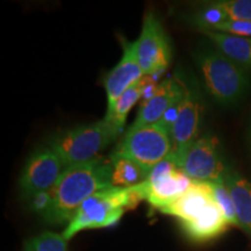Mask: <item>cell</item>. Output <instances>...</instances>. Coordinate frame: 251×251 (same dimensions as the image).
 I'll return each mask as SVG.
<instances>
[{
	"label": "cell",
	"instance_id": "cell-6",
	"mask_svg": "<svg viewBox=\"0 0 251 251\" xmlns=\"http://www.w3.org/2000/svg\"><path fill=\"white\" fill-rule=\"evenodd\" d=\"M177 166L196 183L225 181L230 170L226 163L219 137L213 133L201 135L184 152Z\"/></svg>",
	"mask_w": 251,
	"mask_h": 251
},
{
	"label": "cell",
	"instance_id": "cell-13",
	"mask_svg": "<svg viewBox=\"0 0 251 251\" xmlns=\"http://www.w3.org/2000/svg\"><path fill=\"white\" fill-rule=\"evenodd\" d=\"M213 201H214V193L211 184L194 181L186 192L159 209V212L175 216L183 224L196 219Z\"/></svg>",
	"mask_w": 251,
	"mask_h": 251
},
{
	"label": "cell",
	"instance_id": "cell-21",
	"mask_svg": "<svg viewBox=\"0 0 251 251\" xmlns=\"http://www.w3.org/2000/svg\"><path fill=\"white\" fill-rule=\"evenodd\" d=\"M227 20H241L251 23V0H221L214 1Z\"/></svg>",
	"mask_w": 251,
	"mask_h": 251
},
{
	"label": "cell",
	"instance_id": "cell-16",
	"mask_svg": "<svg viewBox=\"0 0 251 251\" xmlns=\"http://www.w3.org/2000/svg\"><path fill=\"white\" fill-rule=\"evenodd\" d=\"M225 183L233 198L238 227L251 237V181L230 169Z\"/></svg>",
	"mask_w": 251,
	"mask_h": 251
},
{
	"label": "cell",
	"instance_id": "cell-15",
	"mask_svg": "<svg viewBox=\"0 0 251 251\" xmlns=\"http://www.w3.org/2000/svg\"><path fill=\"white\" fill-rule=\"evenodd\" d=\"M201 33L208 37L215 49L222 52L226 57L236 63L241 68L251 69V37L230 35L220 31L202 29Z\"/></svg>",
	"mask_w": 251,
	"mask_h": 251
},
{
	"label": "cell",
	"instance_id": "cell-1",
	"mask_svg": "<svg viewBox=\"0 0 251 251\" xmlns=\"http://www.w3.org/2000/svg\"><path fill=\"white\" fill-rule=\"evenodd\" d=\"M111 175V159L100 156L83 164L69 166L49 192L43 219L51 225L70 222L85 200L99 191L112 187Z\"/></svg>",
	"mask_w": 251,
	"mask_h": 251
},
{
	"label": "cell",
	"instance_id": "cell-7",
	"mask_svg": "<svg viewBox=\"0 0 251 251\" xmlns=\"http://www.w3.org/2000/svg\"><path fill=\"white\" fill-rule=\"evenodd\" d=\"M194 181L184 175L171 156L158 163L149 172L144 183L136 185L142 200L159 211L186 192Z\"/></svg>",
	"mask_w": 251,
	"mask_h": 251
},
{
	"label": "cell",
	"instance_id": "cell-4",
	"mask_svg": "<svg viewBox=\"0 0 251 251\" xmlns=\"http://www.w3.org/2000/svg\"><path fill=\"white\" fill-rule=\"evenodd\" d=\"M194 59L207 91L216 102L225 106L233 105L246 94L250 81L247 70L218 49L198 50Z\"/></svg>",
	"mask_w": 251,
	"mask_h": 251
},
{
	"label": "cell",
	"instance_id": "cell-11",
	"mask_svg": "<svg viewBox=\"0 0 251 251\" xmlns=\"http://www.w3.org/2000/svg\"><path fill=\"white\" fill-rule=\"evenodd\" d=\"M185 84L176 77L166 78L158 84L155 93L141 103L136 120L131 127L161 122L168 113L179 105L184 97Z\"/></svg>",
	"mask_w": 251,
	"mask_h": 251
},
{
	"label": "cell",
	"instance_id": "cell-17",
	"mask_svg": "<svg viewBox=\"0 0 251 251\" xmlns=\"http://www.w3.org/2000/svg\"><path fill=\"white\" fill-rule=\"evenodd\" d=\"M112 162L111 183L114 187H133L147 180L149 171L131 161L120 156H109Z\"/></svg>",
	"mask_w": 251,
	"mask_h": 251
},
{
	"label": "cell",
	"instance_id": "cell-22",
	"mask_svg": "<svg viewBox=\"0 0 251 251\" xmlns=\"http://www.w3.org/2000/svg\"><path fill=\"white\" fill-rule=\"evenodd\" d=\"M207 30L220 31V33L230 34V35L236 36L251 37V23L250 21L241 20H227Z\"/></svg>",
	"mask_w": 251,
	"mask_h": 251
},
{
	"label": "cell",
	"instance_id": "cell-20",
	"mask_svg": "<svg viewBox=\"0 0 251 251\" xmlns=\"http://www.w3.org/2000/svg\"><path fill=\"white\" fill-rule=\"evenodd\" d=\"M209 184H211L213 193H214L215 202L218 203L220 209L224 213L229 226H236V227H238L233 198H231L230 191H229L227 185H226L225 181H218V183Z\"/></svg>",
	"mask_w": 251,
	"mask_h": 251
},
{
	"label": "cell",
	"instance_id": "cell-14",
	"mask_svg": "<svg viewBox=\"0 0 251 251\" xmlns=\"http://www.w3.org/2000/svg\"><path fill=\"white\" fill-rule=\"evenodd\" d=\"M229 224L215 200L191 221L183 222L181 227L188 237L196 242H206L224 234Z\"/></svg>",
	"mask_w": 251,
	"mask_h": 251
},
{
	"label": "cell",
	"instance_id": "cell-5",
	"mask_svg": "<svg viewBox=\"0 0 251 251\" xmlns=\"http://www.w3.org/2000/svg\"><path fill=\"white\" fill-rule=\"evenodd\" d=\"M170 129L164 121L142 127H130L111 152V156L129 158L147 171L171 155Z\"/></svg>",
	"mask_w": 251,
	"mask_h": 251
},
{
	"label": "cell",
	"instance_id": "cell-9",
	"mask_svg": "<svg viewBox=\"0 0 251 251\" xmlns=\"http://www.w3.org/2000/svg\"><path fill=\"white\" fill-rule=\"evenodd\" d=\"M137 43V56L144 76L156 77L169 68L172 52L169 37L161 21L153 13H147Z\"/></svg>",
	"mask_w": 251,
	"mask_h": 251
},
{
	"label": "cell",
	"instance_id": "cell-18",
	"mask_svg": "<svg viewBox=\"0 0 251 251\" xmlns=\"http://www.w3.org/2000/svg\"><path fill=\"white\" fill-rule=\"evenodd\" d=\"M141 98H142V87H141L140 79L122 94L111 109H107L105 119L118 135H120L124 130L126 119L129 114L130 109Z\"/></svg>",
	"mask_w": 251,
	"mask_h": 251
},
{
	"label": "cell",
	"instance_id": "cell-19",
	"mask_svg": "<svg viewBox=\"0 0 251 251\" xmlns=\"http://www.w3.org/2000/svg\"><path fill=\"white\" fill-rule=\"evenodd\" d=\"M25 251H68V240L63 234L55 231H43L27 240Z\"/></svg>",
	"mask_w": 251,
	"mask_h": 251
},
{
	"label": "cell",
	"instance_id": "cell-2",
	"mask_svg": "<svg viewBox=\"0 0 251 251\" xmlns=\"http://www.w3.org/2000/svg\"><path fill=\"white\" fill-rule=\"evenodd\" d=\"M141 200L142 198L136 186H112L99 191L77 209L62 233L63 236L70 241L75 235L83 230L115 226L121 220L126 209L134 208Z\"/></svg>",
	"mask_w": 251,
	"mask_h": 251
},
{
	"label": "cell",
	"instance_id": "cell-8",
	"mask_svg": "<svg viewBox=\"0 0 251 251\" xmlns=\"http://www.w3.org/2000/svg\"><path fill=\"white\" fill-rule=\"evenodd\" d=\"M67 165L49 146H41L29 156L21 174V193L26 199L50 192L57 184Z\"/></svg>",
	"mask_w": 251,
	"mask_h": 251
},
{
	"label": "cell",
	"instance_id": "cell-12",
	"mask_svg": "<svg viewBox=\"0 0 251 251\" xmlns=\"http://www.w3.org/2000/svg\"><path fill=\"white\" fill-rule=\"evenodd\" d=\"M122 48L121 59L105 78L107 109H111L122 94L144 76L137 56L136 41H124Z\"/></svg>",
	"mask_w": 251,
	"mask_h": 251
},
{
	"label": "cell",
	"instance_id": "cell-10",
	"mask_svg": "<svg viewBox=\"0 0 251 251\" xmlns=\"http://www.w3.org/2000/svg\"><path fill=\"white\" fill-rule=\"evenodd\" d=\"M203 118V103L198 91L185 84L184 97L178 107L177 117L171 126V157L176 164L184 152L200 137Z\"/></svg>",
	"mask_w": 251,
	"mask_h": 251
},
{
	"label": "cell",
	"instance_id": "cell-3",
	"mask_svg": "<svg viewBox=\"0 0 251 251\" xmlns=\"http://www.w3.org/2000/svg\"><path fill=\"white\" fill-rule=\"evenodd\" d=\"M118 136L103 118L93 124L59 130L49 137L47 146L54 150L69 168L98 158L99 153Z\"/></svg>",
	"mask_w": 251,
	"mask_h": 251
}]
</instances>
